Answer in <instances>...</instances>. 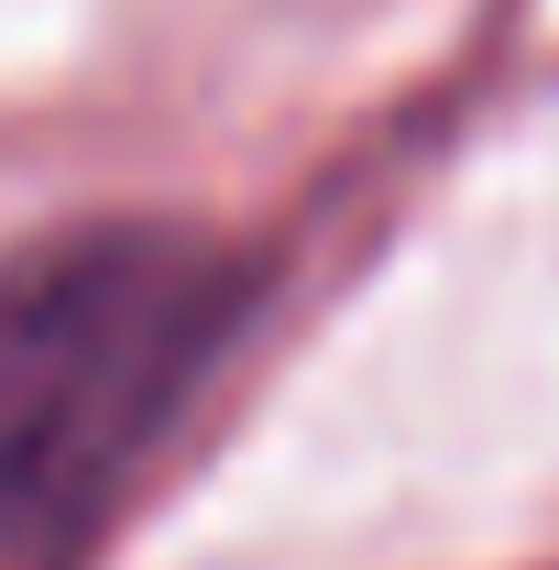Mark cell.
I'll list each match as a JSON object with an SVG mask.
<instances>
[{"label": "cell", "instance_id": "cell-1", "mask_svg": "<svg viewBox=\"0 0 559 570\" xmlns=\"http://www.w3.org/2000/svg\"><path fill=\"white\" fill-rule=\"evenodd\" d=\"M242 318V264L165 219L45 230L0 264V527H56L133 461Z\"/></svg>", "mask_w": 559, "mask_h": 570}]
</instances>
